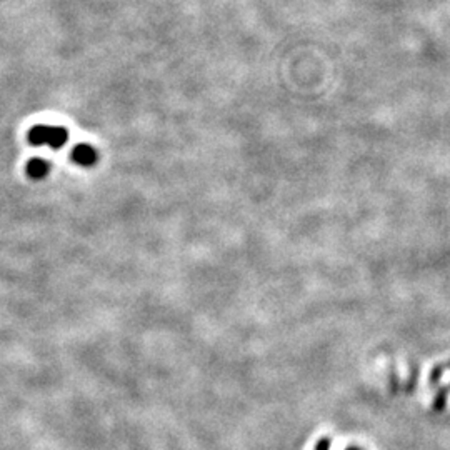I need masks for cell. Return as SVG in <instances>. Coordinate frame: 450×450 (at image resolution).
I'll list each match as a JSON object with an SVG mask.
<instances>
[{
	"label": "cell",
	"instance_id": "obj_2",
	"mask_svg": "<svg viewBox=\"0 0 450 450\" xmlns=\"http://www.w3.org/2000/svg\"><path fill=\"white\" fill-rule=\"evenodd\" d=\"M72 160L75 162L77 165H82V167H92L97 164V150H95L92 145L89 144H78L75 145L72 149Z\"/></svg>",
	"mask_w": 450,
	"mask_h": 450
},
{
	"label": "cell",
	"instance_id": "obj_1",
	"mask_svg": "<svg viewBox=\"0 0 450 450\" xmlns=\"http://www.w3.org/2000/svg\"><path fill=\"white\" fill-rule=\"evenodd\" d=\"M69 139V132L64 127L57 125H35L27 133V140L31 145L42 147L47 145L50 149H62Z\"/></svg>",
	"mask_w": 450,
	"mask_h": 450
},
{
	"label": "cell",
	"instance_id": "obj_4",
	"mask_svg": "<svg viewBox=\"0 0 450 450\" xmlns=\"http://www.w3.org/2000/svg\"><path fill=\"white\" fill-rule=\"evenodd\" d=\"M450 392V389L447 387H444V389L439 390V394H437L435 400H433V408H435L437 412H442L444 410L445 403H447V394Z\"/></svg>",
	"mask_w": 450,
	"mask_h": 450
},
{
	"label": "cell",
	"instance_id": "obj_5",
	"mask_svg": "<svg viewBox=\"0 0 450 450\" xmlns=\"http://www.w3.org/2000/svg\"><path fill=\"white\" fill-rule=\"evenodd\" d=\"M328 449H331V440L328 439L319 440V444L315 445V450H328Z\"/></svg>",
	"mask_w": 450,
	"mask_h": 450
},
{
	"label": "cell",
	"instance_id": "obj_7",
	"mask_svg": "<svg viewBox=\"0 0 450 450\" xmlns=\"http://www.w3.org/2000/svg\"><path fill=\"white\" fill-rule=\"evenodd\" d=\"M447 365H449V367H450V362H447Z\"/></svg>",
	"mask_w": 450,
	"mask_h": 450
},
{
	"label": "cell",
	"instance_id": "obj_3",
	"mask_svg": "<svg viewBox=\"0 0 450 450\" xmlns=\"http://www.w3.org/2000/svg\"><path fill=\"white\" fill-rule=\"evenodd\" d=\"M50 170V164L44 158H32L27 164V175L33 181H40V178L47 177Z\"/></svg>",
	"mask_w": 450,
	"mask_h": 450
},
{
	"label": "cell",
	"instance_id": "obj_6",
	"mask_svg": "<svg viewBox=\"0 0 450 450\" xmlns=\"http://www.w3.org/2000/svg\"><path fill=\"white\" fill-rule=\"evenodd\" d=\"M347 450H362V449L360 447H349Z\"/></svg>",
	"mask_w": 450,
	"mask_h": 450
}]
</instances>
